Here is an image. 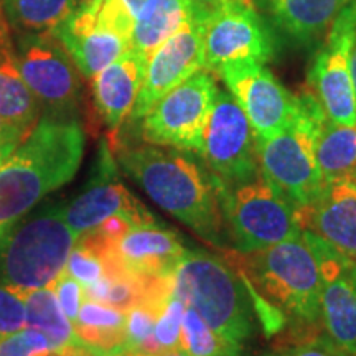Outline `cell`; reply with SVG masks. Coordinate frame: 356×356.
Wrapping results in <instances>:
<instances>
[{
	"instance_id": "cell-1",
	"label": "cell",
	"mask_w": 356,
	"mask_h": 356,
	"mask_svg": "<svg viewBox=\"0 0 356 356\" xmlns=\"http://www.w3.org/2000/svg\"><path fill=\"white\" fill-rule=\"evenodd\" d=\"M115 160L162 210L213 244L221 243L222 181L208 175L181 150L119 145Z\"/></svg>"
},
{
	"instance_id": "cell-2",
	"label": "cell",
	"mask_w": 356,
	"mask_h": 356,
	"mask_svg": "<svg viewBox=\"0 0 356 356\" xmlns=\"http://www.w3.org/2000/svg\"><path fill=\"white\" fill-rule=\"evenodd\" d=\"M84 155L76 121L40 119L0 167V238L53 190L68 184Z\"/></svg>"
},
{
	"instance_id": "cell-3",
	"label": "cell",
	"mask_w": 356,
	"mask_h": 356,
	"mask_svg": "<svg viewBox=\"0 0 356 356\" xmlns=\"http://www.w3.org/2000/svg\"><path fill=\"white\" fill-rule=\"evenodd\" d=\"M173 296L193 309L216 333L241 348L252 332L246 280L220 257L188 251L172 270Z\"/></svg>"
},
{
	"instance_id": "cell-4",
	"label": "cell",
	"mask_w": 356,
	"mask_h": 356,
	"mask_svg": "<svg viewBox=\"0 0 356 356\" xmlns=\"http://www.w3.org/2000/svg\"><path fill=\"white\" fill-rule=\"evenodd\" d=\"M78 238L65 220L63 207L22 218L0 238V284L22 297L50 289Z\"/></svg>"
},
{
	"instance_id": "cell-5",
	"label": "cell",
	"mask_w": 356,
	"mask_h": 356,
	"mask_svg": "<svg viewBox=\"0 0 356 356\" xmlns=\"http://www.w3.org/2000/svg\"><path fill=\"white\" fill-rule=\"evenodd\" d=\"M243 254L244 279H249L267 305L279 315L287 314L305 323L318 322L322 274L304 238Z\"/></svg>"
},
{
	"instance_id": "cell-6",
	"label": "cell",
	"mask_w": 356,
	"mask_h": 356,
	"mask_svg": "<svg viewBox=\"0 0 356 356\" xmlns=\"http://www.w3.org/2000/svg\"><path fill=\"white\" fill-rule=\"evenodd\" d=\"M323 119V109L305 92L299 96V111L291 126L270 139L256 140L262 175L297 208L314 203L327 186L317 162V136Z\"/></svg>"
},
{
	"instance_id": "cell-7",
	"label": "cell",
	"mask_w": 356,
	"mask_h": 356,
	"mask_svg": "<svg viewBox=\"0 0 356 356\" xmlns=\"http://www.w3.org/2000/svg\"><path fill=\"white\" fill-rule=\"evenodd\" d=\"M221 210L239 252L302 238L297 207L264 175L236 186L221 184Z\"/></svg>"
},
{
	"instance_id": "cell-8",
	"label": "cell",
	"mask_w": 356,
	"mask_h": 356,
	"mask_svg": "<svg viewBox=\"0 0 356 356\" xmlns=\"http://www.w3.org/2000/svg\"><path fill=\"white\" fill-rule=\"evenodd\" d=\"M15 60L44 118L74 121L81 99L78 66L55 32L17 33Z\"/></svg>"
},
{
	"instance_id": "cell-9",
	"label": "cell",
	"mask_w": 356,
	"mask_h": 356,
	"mask_svg": "<svg viewBox=\"0 0 356 356\" xmlns=\"http://www.w3.org/2000/svg\"><path fill=\"white\" fill-rule=\"evenodd\" d=\"M218 84L207 68L172 89L142 118V139L181 152H202Z\"/></svg>"
},
{
	"instance_id": "cell-10",
	"label": "cell",
	"mask_w": 356,
	"mask_h": 356,
	"mask_svg": "<svg viewBox=\"0 0 356 356\" xmlns=\"http://www.w3.org/2000/svg\"><path fill=\"white\" fill-rule=\"evenodd\" d=\"M202 157L226 186L261 175L256 136L248 115L231 92L218 91L203 132Z\"/></svg>"
},
{
	"instance_id": "cell-11",
	"label": "cell",
	"mask_w": 356,
	"mask_h": 356,
	"mask_svg": "<svg viewBox=\"0 0 356 356\" xmlns=\"http://www.w3.org/2000/svg\"><path fill=\"white\" fill-rule=\"evenodd\" d=\"M356 33V0L338 13L330 35L318 51L309 74L310 95L325 115L340 126L356 124V97L350 58Z\"/></svg>"
},
{
	"instance_id": "cell-12",
	"label": "cell",
	"mask_w": 356,
	"mask_h": 356,
	"mask_svg": "<svg viewBox=\"0 0 356 356\" xmlns=\"http://www.w3.org/2000/svg\"><path fill=\"white\" fill-rule=\"evenodd\" d=\"M269 30L251 0H225L204 20V68L218 71L239 61L264 65L273 58Z\"/></svg>"
},
{
	"instance_id": "cell-13",
	"label": "cell",
	"mask_w": 356,
	"mask_h": 356,
	"mask_svg": "<svg viewBox=\"0 0 356 356\" xmlns=\"http://www.w3.org/2000/svg\"><path fill=\"white\" fill-rule=\"evenodd\" d=\"M216 73L248 115L256 140L270 139L291 126L299 111V96L291 95L264 65L239 61L221 66Z\"/></svg>"
},
{
	"instance_id": "cell-14",
	"label": "cell",
	"mask_w": 356,
	"mask_h": 356,
	"mask_svg": "<svg viewBox=\"0 0 356 356\" xmlns=\"http://www.w3.org/2000/svg\"><path fill=\"white\" fill-rule=\"evenodd\" d=\"M115 162L108 144H102L97 159V173L68 207L65 220L78 236L99 228L106 220L122 216L134 226L155 225V218L115 175Z\"/></svg>"
},
{
	"instance_id": "cell-15",
	"label": "cell",
	"mask_w": 356,
	"mask_h": 356,
	"mask_svg": "<svg viewBox=\"0 0 356 356\" xmlns=\"http://www.w3.org/2000/svg\"><path fill=\"white\" fill-rule=\"evenodd\" d=\"M200 70H204V22L191 17L149 60L131 119L144 118L163 96Z\"/></svg>"
},
{
	"instance_id": "cell-16",
	"label": "cell",
	"mask_w": 356,
	"mask_h": 356,
	"mask_svg": "<svg viewBox=\"0 0 356 356\" xmlns=\"http://www.w3.org/2000/svg\"><path fill=\"white\" fill-rule=\"evenodd\" d=\"M84 236L99 249L108 274L121 273L136 277L170 274L186 251L175 233L157 225L134 226L115 241H106L96 231Z\"/></svg>"
},
{
	"instance_id": "cell-17",
	"label": "cell",
	"mask_w": 356,
	"mask_h": 356,
	"mask_svg": "<svg viewBox=\"0 0 356 356\" xmlns=\"http://www.w3.org/2000/svg\"><path fill=\"white\" fill-rule=\"evenodd\" d=\"M302 238L314 251L322 274L320 322L338 348L356 356V292L348 275L353 261L338 254L312 231H302Z\"/></svg>"
},
{
	"instance_id": "cell-18",
	"label": "cell",
	"mask_w": 356,
	"mask_h": 356,
	"mask_svg": "<svg viewBox=\"0 0 356 356\" xmlns=\"http://www.w3.org/2000/svg\"><path fill=\"white\" fill-rule=\"evenodd\" d=\"M53 32L63 42L79 73L88 79L95 78L131 48V38L101 20L97 0L74 12Z\"/></svg>"
},
{
	"instance_id": "cell-19",
	"label": "cell",
	"mask_w": 356,
	"mask_h": 356,
	"mask_svg": "<svg viewBox=\"0 0 356 356\" xmlns=\"http://www.w3.org/2000/svg\"><path fill=\"white\" fill-rule=\"evenodd\" d=\"M302 231H312L338 254L356 262V185L330 181L314 203L297 208Z\"/></svg>"
},
{
	"instance_id": "cell-20",
	"label": "cell",
	"mask_w": 356,
	"mask_h": 356,
	"mask_svg": "<svg viewBox=\"0 0 356 356\" xmlns=\"http://www.w3.org/2000/svg\"><path fill=\"white\" fill-rule=\"evenodd\" d=\"M149 61L131 48L114 63L99 71L92 81V97L101 119L111 129H119L131 115Z\"/></svg>"
},
{
	"instance_id": "cell-21",
	"label": "cell",
	"mask_w": 356,
	"mask_h": 356,
	"mask_svg": "<svg viewBox=\"0 0 356 356\" xmlns=\"http://www.w3.org/2000/svg\"><path fill=\"white\" fill-rule=\"evenodd\" d=\"M24 304L25 327L42 332L50 340L53 353L61 356L91 355L51 289H37L25 293Z\"/></svg>"
},
{
	"instance_id": "cell-22",
	"label": "cell",
	"mask_w": 356,
	"mask_h": 356,
	"mask_svg": "<svg viewBox=\"0 0 356 356\" xmlns=\"http://www.w3.org/2000/svg\"><path fill=\"white\" fill-rule=\"evenodd\" d=\"M191 17L190 0H147L134 22L131 50L149 61Z\"/></svg>"
},
{
	"instance_id": "cell-23",
	"label": "cell",
	"mask_w": 356,
	"mask_h": 356,
	"mask_svg": "<svg viewBox=\"0 0 356 356\" xmlns=\"http://www.w3.org/2000/svg\"><path fill=\"white\" fill-rule=\"evenodd\" d=\"M74 330L92 355H124L126 310L84 299Z\"/></svg>"
},
{
	"instance_id": "cell-24",
	"label": "cell",
	"mask_w": 356,
	"mask_h": 356,
	"mask_svg": "<svg viewBox=\"0 0 356 356\" xmlns=\"http://www.w3.org/2000/svg\"><path fill=\"white\" fill-rule=\"evenodd\" d=\"M351 2L353 0H269L280 29L299 40L325 32Z\"/></svg>"
},
{
	"instance_id": "cell-25",
	"label": "cell",
	"mask_w": 356,
	"mask_h": 356,
	"mask_svg": "<svg viewBox=\"0 0 356 356\" xmlns=\"http://www.w3.org/2000/svg\"><path fill=\"white\" fill-rule=\"evenodd\" d=\"M0 114L25 134L40 121V104L22 78L12 47L0 48Z\"/></svg>"
},
{
	"instance_id": "cell-26",
	"label": "cell",
	"mask_w": 356,
	"mask_h": 356,
	"mask_svg": "<svg viewBox=\"0 0 356 356\" xmlns=\"http://www.w3.org/2000/svg\"><path fill=\"white\" fill-rule=\"evenodd\" d=\"M317 162L325 184L356 185V124L340 126L325 115L317 136Z\"/></svg>"
},
{
	"instance_id": "cell-27",
	"label": "cell",
	"mask_w": 356,
	"mask_h": 356,
	"mask_svg": "<svg viewBox=\"0 0 356 356\" xmlns=\"http://www.w3.org/2000/svg\"><path fill=\"white\" fill-rule=\"evenodd\" d=\"M2 7L15 33L53 32L76 12L74 0H2Z\"/></svg>"
},
{
	"instance_id": "cell-28",
	"label": "cell",
	"mask_w": 356,
	"mask_h": 356,
	"mask_svg": "<svg viewBox=\"0 0 356 356\" xmlns=\"http://www.w3.org/2000/svg\"><path fill=\"white\" fill-rule=\"evenodd\" d=\"M180 350L188 356H238L241 348L216 333L193 309H185Z\"/></svg>"
},
{
	"instance_id": "cell-29",
	"label": "cell",
	"mask_w": 356,
	"mask_h": 356,
	"mask_svg": "<svg viewBox=\"0 0 356 356\" xmlns=\"http://www.w3.org/2000/svg\"><path fill=\"white\" fill-rule=\"evenodd\" d=\"M149 280L150 277H136L121 273L106 274L95 286L84 289V296L89 300L127 312L144 297Z\"/></svg>"
},
{
	"instance_id": "cell-30",
	"label": "cell",
	"mask_w": 356,
	"mask_h": 356,
	"mask_svg": "<svg viewBox=\"0 0 356 356\" xmlns=\"http://www.w3.org/2000/svg\"><path fill=\"white\" fill-rule=\"evenodd\" d=\"M65 270L73 275L84 289L95 286L108 274V267H106L99 249L84 234L79 236L74 248L71 249Z\"/></svg>"
},
{
	"instance_id": "cell-31",
	"label": "cell",
	"mask_w": 356,
	"mask_h": 356,
	"mask_svg": "<svg viewBox=\"0 0 356 356\" xmlns=\"http://www.w3.org/2000/svg\"><path fill=\"white\" fill-rule=\"evenodd\" d=\"M185 304L175 296L168 297L160 309L154 327V348L155 355L162 356L167 353L180 350V333H181V322L185 315Z\"/></svg>"
},
{
	"instance_id": "cell-32",
	"label": "cell",
	"mask_w": 356,
	"mask_h": 356,
	"mask_svg": "<svg viewBox=\"0 0 356 356\" xmlns=\"http://www.w3.org/2000/svg\"><path fill=\"white\" fill-rule=\"evenodd\" d=\"M51 351L50 340L35 328L24 327L0 338V356H44Z\"/></svg>"
},
{
	"instance_id": "cell-33",
	"label": "cell",
	"mask_w": 356,
	"mask_h": 356,
	"mask_svg": "<svg viewBox=\"0 0 356 356\" xmlns=\"http://www.w3.org/2000/svg\"><path fill=\"white\" fill-rule=\"evenodd\" d=\"M25 327L24 297L0 284V338Z\"/></svg>"
},
{
	"instance_id": "cell-34",
	"label": "cell",
	"mask_w": 356,
	"mask_h": 356,
	"mask_svg": "<svg viewBox=\"0 0 356 356\" xmlns=\"http://www.w3.org/2000/svg\"><path fill=\"white\" fill-rule=\"evenodd\" d=\"M50 289L55 292L56 299L60 302L61 309L65 310V314L68 315V318L73 323L76 322L83 302L86 299V296H84V287L73 277V275L63 270V273L58 275Z\"/></svg>"
},
{
	"instance_id": "cell-35",
	"label": "cell",
	"mask_w": 356,
	"mask_h": 356,
	"mask_svg": "<svg viewBox=\"0 0 356 356\" xmlns=\"http://www.w3.org/2000/svg\"><path fill=\"white\" fill-rule=\"evenodd\" d=\"M270 356H350L343 350H340L328 337H318L314 340L305 341L299 346L284 351V353Z\"/></svg>"
},
{
	"instance_id": "cell-36",
	"label": "cell",
	"mask_w": 356,
	"mask_h": 356,
	"mask_svg": "<svg viewBox=\"0 0 356 356\" xmlns=\"http://www.w3.org/2000/svg\"><path fill=\"white\" fill-rule=\"evenodd\" d=\"M222 2L225 0H190V6L195 19L204 22Z\"/></svg>"
},
{
	"instance_id": "cell-37",
	"label": "cell",
	"mask_w": 356,
	"mask_h": 356,
	"mask_svg": "<svg viewBox=\"0 0 356 356\" xmlns=\"http://www.w3.org/2000/svg\"><path fill=\"white\" fill-rule=\"evenodd\" d=\"M29 134H25L20 127L13 126L12 122H8L2 114H0V140H25V137Z\"/></svg>"
},
{
	"instance_id": "cell-38",
	"label": "cell",
	"mask_w": 356,
	"mask_h": 356,
	"mask_svg": "<svg viewBox=\"0 0 356 356\" xmlns=\"http://www.w3.org/2000/svg\"><path fill=\"white\" fill-rule=\"evenodd\" d=\"M2 47H12V37H10V25H8L6 12H3L2 0H0V48Z\"/></svg>"
},
{
	"instance_id": "cell-39",
	"label": "cell",
	"mask_w": 356,
	"mask_h": 356,
	"mask_svg": "<svg viewBox=\"0 0 356 356\" xmlns=\"http://www.w3.org/2000/svg\"><path fill=\"white\" fill-rule=\"evenodd\" d=\"M115 2L121 6L122 10L126 12L134 22H136V17L139 15V12L147 3V0H115Z\"/></svg>"
},
{
	"instance_id": "cell-40",
	"label": "cell",
	"mask_w": 356,
	"mask_h": 356,
	"mask_svg": "<svg viewBox=\"0 0 356 356\" xmlns=\"http://www.w3.org/2000/svg\"><path fill=\"white\" fill-rule=\"evenodd\" d=\"M22 142L24 140H15V139L0 140V167H2L3 163L10 159V155L15 152V149L22 144Z\"/></svg>"
},
{
	"instance_id": "cell-41",
	"label": "cell",
	"mask_w": 356,
	"mask_h": 356,
	"mask_svg": "<svg viewBox=\"0 0 356 356\" xmlns=\"http://www.w3.org/2000/svg\"><path fill=\"white\" fill-rule=\"evenodd\" d=\"M350 70H351V81H353V91H355V97H356V33H355V42H353V48H351Z\"/></svg>"
},
{
	"instance_id": "cell-42",
	"label": "cell",
	"mask_w": 356,
	"mask_h": 356,
	"mask_svg": "<svg viewBox=\"0 0 356 356\" xmlns=\"http://www.w3.org/2000/svg\"><path fill=\"white\" fill-rule=\"evenodd\" d=\"M348 275H350V280H351V284H353L355 292H356V262H353V264L350 266V269H348Z\"/></svg>"
},
{
	"instance_id": "cell-43",
	"label": "cell",
	"mask_w": 356,
	"mask_h": 356,
	"mask_svg": "<svg viewBox=\"0 0 356 356\" xmlns=\"http://www.w3.org/2000/svg\"><path fill=\"white\" fill-rule=\"evenodd\" d=\"M96 0H74V3H76V10H81V8H86L91 6V3H95Z\"/></svg>"
},
{
	"instance_id": "cell-44",
	"label": "cell",
	"mask_w": 356,
	"mask_h": 356,
	"mask_svg": "<svg viewBox=\"0 0 356 356\" xmlns=\"http://www.w3.org/2000/svg\"><path fill=\"white\" fill-rule=\"evenodd\" d=\"M162 356H188L184 351H173V353H167V355H162Z\"/></svg>"
},
{
	"instance_id": "cell-45",
	"label": "cell",
	"mask_w": 356,
	"mask_h": 356,
	"mask_svg": "<svg viewBox=\"0 0 356 356\" xmlns=\"http://www.w3.org/2000/svg\"><path fill=\"white\" fill-rule=\"evenodd\" d=\"M88 356H126V355H88Z\"/></svg>"
},
{
	"instance_id": "cell-46",
	"label": "cell",
	"mask_w": 356,
	"mask_h": 356,
	"mask_svg": "<svg viewBox=\"0 0 356 356\" xmlns=\"http://www.w3.org/2000/svg\"><path fill=\"white\" fill-rule=\"evenodd\" d=\"M44 356H61V355H58V353H53V351H51V353H48V355H44Z\"/></svg>"
}]
</instances>
